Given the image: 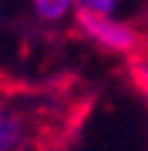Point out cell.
I'll return each mask as SVG.
<instances>
[{
    "label": "cell",
    "mask_w": 148,
    "mask_h": 151,
    "mask_svg": "<svg viewBox=\"0 0 148 151\" xmlns=\"http://www.w3.org/2000/svg\"><path fill=\"white\" fill-rule=\"evenodd\" d=\"M77 27L83 30V36L89 42H95L98 47H104L110 53H119V56H127V59L142 53L139 30L124 24V21H116L113 15H98V12L77 9Z\"/></svg>",
    "instance_id": "1"
},
{
    "label": "cell",
    "mask_w": 148,
    "mask_h": 151,
    "mask_svg": "<svg viewBox=\"0 0 148 151\" xmlns=\"http://www.w3.org/2000/svg\"><path fill=\"white\" fill-rule=\"evenodd\" d=\"M77 0H33V12L42 21H62Z\"/></svg>",
    "instance_id": "2"
},
{
    "label": "cell",
    "mask_w": 148,
    "mask_h": 151,
    "mask_svg": "<svg viewBox=\"0 0 148 151\" xmlns=\"http://www.w3.org/2000/svg\"><path fill=\"white\" fill-rule=\"evenodd\" d=\"M21 139V122L6 113V110H0V151H12Z\"/></svg>",
    "instance_id": "3"
},
{
    "label": "cell",
    "mask_w": 148,
    "mask_h": 151,
    "mask_svg": "<svg viewBox=\"0 0 148 151\" xmlns=\"http://www.w3.org/2000/svg\"><path fill=\"white\" fill-rule=\"evenodd\" d=\"M74 6H77V9H86V12H98V15H110V12L119 6V0H77Z\"/></svg>",
    "instance_id": "4"
}]
</instances>
